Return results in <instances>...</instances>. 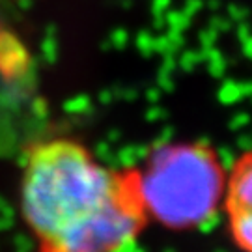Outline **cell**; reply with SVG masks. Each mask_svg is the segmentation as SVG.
<instances>
[{
    "label": "cell",
    "instance_id": "1",
    "mask_svg": "<svg viewBox=\"0 0 252 252\" xmlns=\"http://www.w3.org/2000/svg\"><path fill=\"white\" fill-rule=\"evenodd\" d=\"M21 211L37 252H120L150 220L136 168L105 166L69 138L28 150Z\"/></svg>",
    "mask_w": 252,
    "mask_h": 252
},
{
    "label": "cell",
    "instance_id": "2",
    "mask_svg": "<svg viewBox=\"0 0 252 252\" xmlns=\"http://www.w3.org/2000/svg\"><path fill=\"white\" fill-rule=\"evenodd\" d=\"M136 172L146 213L166 228H196L222 206L226 172L206 142L157 146Z\"/></svg>",
    "mask_w": 252,
    "mask_h": 252
},
{
    "label": "cell",
    "instance_id": "3",
    "mask_svg": "<svg viewBox=\"0 0 252 252\" xmlns=\"http://www.w3.org/2000/svg\"><path fill=\"white\" fill-rule=\"evenodd\" d=\"M222 207L235 249L252 252V150L241 153L226 176Z\"/></svg>",
    "mask_w": 252,
    "mask_h": 252
}]
</instances>
